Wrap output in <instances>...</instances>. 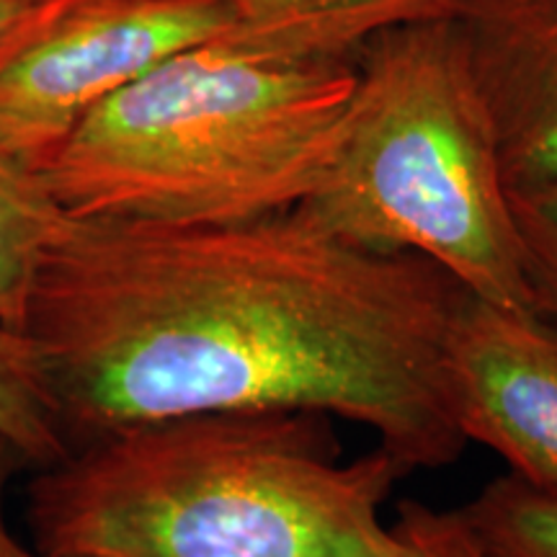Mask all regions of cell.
Masks as SVG:
<instances>
[{
	"mask_svg": "<svg viewBox=\"0 0 557 557\" xmlns=\"http://www.w3.org/2000/svg\"><path fill=\"white\" fill-rule=\"evenodd\" d=\"M470 292L426 256L289 212L233 225L62 218L24 333L67 449L201 410L359 423L403 470L459 462L447 341Z\"/></svg>",
	"mask_w": 557,
	"mask_h": 557,
	"instance_id": "obj_1",
	"label": "cell"
},
{
	"mask_svg": "<svg viewBox=\"0 0 557 557\" xmlns=\"http://www.w3.org/2000/svg\"><path fill=\"white\" fill-rule=\"evenodd\" d=\"M408 472L341 459L312 410H201L116 429L29 483L47 557H395L382 506Z\"/></svg>",
	"mask_w": 557,
	"mask_h": 557,
	"instance_id": "obj_2",
	"label": "cell"
},
{
	"mask_svg": "<svg viewBox=\"0 0 557 557\" xmlns=\"http://www.w3.org/2000/svg\"><path fill=\"white\" fill-rule=\"evenodd\" d=\"M357 90L354 58L209 41L90 109L37 171L67 218L233 225L318 189Z\"/></svg>",
	"mask_w": 557,
	"mask_h": 557,
	"instance_id": "obj_3",
	"label": "cell"
},
{
	"mask_svg": "<svg viewBox=\"0 0 557 557\" xmlns=\"http://www.w3.org/2000/svg\"><path fill=\"white\" fill-rule=\"evenodd\" d=\"M354 62L357 90L336 156L297 212L357 246L426 256L487 302L534 310L457 18L389 26Z\"/></svg>",
	"mask_w": 557,
	"mask_h": 557,
	"instance_id": "obj_4",
	"label": "cell"
},
{
	"mask_svg": "<svg viewBox=\"0 0 557 557\" xmlns=\"http://www.w3.org/2000/svg\"><path fill=\"white\" fill-rule=\"evenodd\" d=\"M233 37L222 0H37L0 34V156L37 173L129 81Z\"/></svg>",
	"mask_w": 557,
	"mask_h": 557,
	"instance_id": "obj_5",
	"label": "cell"
},
{
	"mask_svg": "<svg viewBox=\"0 0 557 557\" xmlns=\"http://www.w3.org/2000/svg\"><path fill=\"white\" fill-rule=\"evenodd\" d=\"M447 369L465 438L557 496V323L468 295L451 323Z\"/></svg>",
	"mask_w": 557,
	"mask_h": 557,
	"instance_id": "obj_6",
	"label": "cell"
},
{
	"mask_svg": "<svg viewBox=\"0 0 557 557\" xmlns=\"http://www.w3.org/2000/svg\"><path fill=\"white\" fill-rule=\"evenodd\" d=\"M455 18L506 189L557 184V0H465Z\"/></svg>",
	"mask_w": 557,
	"mask_h": 557,
	"instance_id": "obj_7",
	"label": "cell"
},
{
	"mask_svg": "<svg viewBox=\"0 0 557 557\" xmlns=\"http://www.w3.org/2000/svg\"><path fill=\"white\" fill-rule=\"evenodd\" d=\"M235 18L233 45L282 58H357L382 29L451 18L465 0H222Z\"/></svg>",
	"mask_w": 557,
	"mask_h": 557,
	"instance_id": "obj_8",
	"label": "cell"
},
{
	"mask_svg": "<svg viewBox=\"0 0 557 557\" xmlns=\"http://www.w3.org/2000/svg\"><path fill=\"white\" fill-rule=\"evenodd\" d=\"M62 218L37 173L0 156V318L21 333L41 256Z\"/></svg>",
	"mask_w": 557,
	"mask_h": 557,
	"instance_id": "obj_9",
	"label": "cell"
},
{
	"mask_svg": "<svg viewBox=\"0 0 557 557\" xmlns=\"http://www.w3.org/2000/svg\"><path fill=\"white\" fill-rule=\"evenodd\" d=\"M0 436L41 470L67 455L32 341L0 318Z\"/></svg>",
	"mask_w": 557,
	"mask_h": 557,
	"instance_id": "obj_10",
	"label": "cell"
},
{
	"mask_svg": "<svg viewBox=\"0 0 557 557\" xmlns=\"http://www.w3.org/2000/svg\"><path fill=\"white\" fill-rule=\"evenodd\" d=\"M462 513L485 557H557V496L511 472L480 487Z\"/></svg>",
	"mask_w": 557,
	"mask_h": 557,
	"instance_id": "obj_11",
	"label": "cell"
},
{
	"mask_svg": "<svg viewBox=\"0 0 557 557\" xmlns=\"http://www.w3.org/2000/svg\"><path fill=\"white\" fill-rule=\"evenodd\" d=\"M534 310L557 323V184L508 189Z\"/></svg>",
	"mask_w": 557,
	"mask_h": 557,
	"instance_id": "obj_12",
	"label": "cell"
},
{
	"mask_svg": "<svg viewBox=\"0 0 557 557\" xmlns=\"http://www.w3.org/2000/svg\"><path fill=\"white\" fill-rule=\"evenodd\" d=\"M389 532L395 557H485L462 508H434L406 498Z\"/></svg>",
	"mask_w": 557,
	"mask_h": 557,
	"instance_id": "obj_13",
	"label": "cell"
},
{
	"mask_svg": "<svg viewBox=\"0 0 557 557\" xmlns=\"http://www.w3.org/2000/svg\"><path fill=\"white\" fill-rule=\"evenodd\" d=\"M29 468L26 457L13 447L5 436H0V557H3V540L5 534L11 532L9 521H5V498H9V491L13 485V478L18 475L21 470Z\"/></svg>",
	"mask_w": 557,
	"mask_h": 557,
	"instance_id": "obj_14",
	"label": "cell"
},
{
	"mask_svg": "<svg viewBox=\"0 0 557 557\" xmlns=\"http://www.w3.org/2000/svg\"><path fill=\"white\" fill-rule=\"evenodd\" d=\"M37 0H0V34L9 32Z\"/></svg>",
	"mask_w": 557,
	"mask_h": 557,
	"instance_id": "obj_15",
	"label": "cell"
},
{
	"mask_svg": "<svg viewBox=\"0 0 557 557\" xmlns=\"http://www.w3.org/2000/svg\"><path fill=\"white\" fill-rule=\"evenodd\" d=\"M3 557H47V555H41V553H37V549H32L26 545H21V542L9 532L3 540Z\"/></svg>",
	"mask_w": 557,
	"mask_h": 557,
	"instance_id": "obj_16",
	"label": "cell"
}]
</instances>
